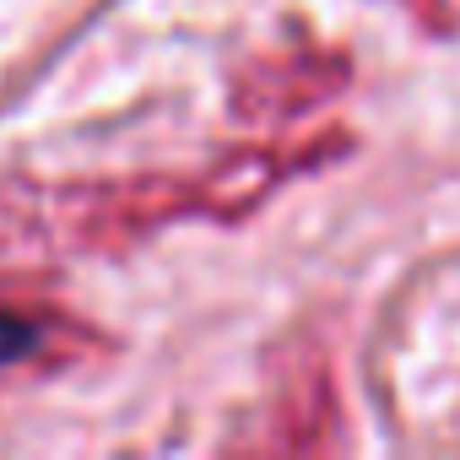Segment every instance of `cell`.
Wrapping results in <instances>:
<instances>
[{"instance_id": "cell-1", "label": "cell", "mask_w": 460, "mask_h": 460, "mask_svg": "<svg viewBox=\"0 0 460 460\" xmlns=\"http://www.w3.org/2000/svg\"><path fill=\"white\" fill-rule=\"evenodd\" d=\"M28 347H33V325L17 320V314H0V363H6V358H22Z\"/></svg>"}]
</instances>
